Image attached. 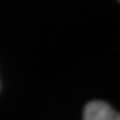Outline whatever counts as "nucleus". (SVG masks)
<instances>
[{
  "label": "nucleus",
  "mask_w": 120,
  "mask_h": 120,
  "mask_svg": "<svg viewBox=\"0 0 120 120\" xmlns=\"http://www.w3.org/2000/svg\"><path fill=\"white\" fill-rule=\"evenodd\" d=\"M83 120H120V113L102 100L88 102L83 109Z\"/></svg>",
  "instance_id": "nucleus-1"
}]
</instances>
